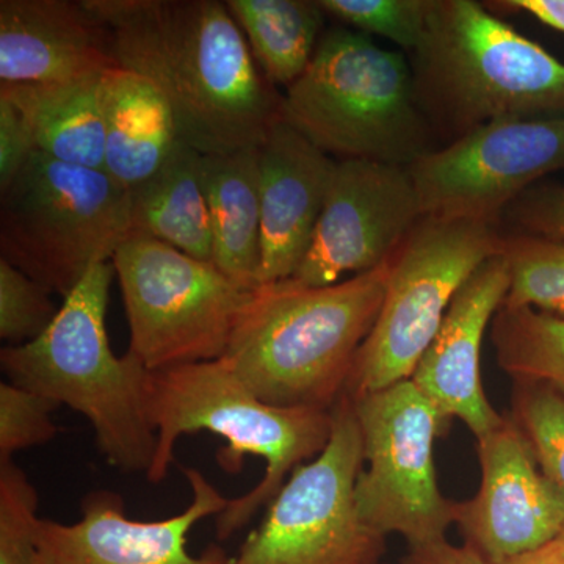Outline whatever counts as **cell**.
<instances>
[{
	"label": "cell",
	"mask_w": 564,
	"mask_h": 564,
	"mask_svg": "<svg viewBox=\"0 0 564 564\" xmlns=\"http://www.w3.org/2000/svg\"><path fill=\"white\" fill-rule=\"evenodd\" d=\"M209 204L212 262L247 291L259 288L261 272V170L259 148L203 155Z\"/></svg>",
	"instance_id": "obj_20"
},
{
	"label": "cell",
	"mask_w": 564,
	"mask_h": 564,
	"mask_svg": "<svg viewBox=\"0 0 564 564\" xmlns=\"http://www.w3.org/2000/svg\"><path fill=\"white\" fill-rule=\"evenodd\" d=\"M102 76L0 85V96L9 99L28 122L36 151L69 165L104 170Z\"/></svg>",
	"instance_id": "obj_21"
},
{
	"label": "cell",
	"mask_w": 564,
	"mask_h": 564,
	"mask_svg": "<svg viewBox=\"0 0 564 564\" xmlns=\"http://www.w3.org/2000/svg\"><path fill=\"white\" fill-rule=\"evenodd\" d=\"M39 492L13 462L0 463V564H32L39 533Z\"/></svg>",
	"instance_id": "obj_29"
},
{
	"label": "cell",
	"mask_w": 564,
	"mask_h": 564,
	"mask_svg": "<svg viewBox=\"0 0 564 564\" xmlns=\"http://www.w3.org/2000/svg\"><path fill=\"white\" fill-rule=\"evenodd\" d=\"M144 411L155 433V454L148 481L165 480L181 436L206 432L225 437L217 454L225 473L239 474L248 455L265 459L259 485L229 499L217 516V538L229 540L272 502L285 477L304 459L325 451L333 432V410L274 406L254 395L225 359L172 369L148 370Z\"/></svg>",
	"instance_id": "obj_3"
},
{
	"label": "cell",
	"mask_w": 564,
	"mask_h": 564,
	"mask_svg": "<svg viewBox=\"0 0 564 564\" xmlns=\"http://www.w3.org/2000/svg\"><path fill=\"white\" fill-rule=\"evenodd\" d=\"M502 254L511 281L502 306L564 317V242L522 234L503 239Z\"/></svg>",
	"instance_id": "obj_25"
},
{
	"label": "cell",
	"mask_w": 564,
	"mask_h": 564,
	"mask_svg": "<svg viewBox=\"0 0 564 564\" xmlns=\"http://www.w3.org/2000/svg\"><path fill=\"white\" fill-rule=\"evenodd\" d=\"M351 399L369 464L355 488L362 521L410 549L447 540L455 502L437 485L434 441L448 422L411 380Z\"/></svg>",
	"instance_id": "obj_11"
},
{
	"label": "cell",
	"mask_w": 564,
	"mask_h": 564,
	"mask_svg": "<svg viewBox=\"0 0 564 564\" xmlns=\"http://www.w3.org/2000/svg\"><path fill=\"white\" fill-rule=\"evenodd\" d=\"M562 170L564 117L488 122L408 166L422 217L485 223Z\"/></svg>",
	"instance_id": "obj_12"
},
{
	"label": "cell",
	"mask_w": 564,
	"mask_h": 564,
	"mask_svg": "<svg viewBox=\"0 0 564 564\" xmlns=\"http://www.w3.org/2000/svg\"><path fill=\"white\" fill-rule=\"evenodd\" d=\"M58 404L20 386L0 383V463L13 455L50 443L58 434L52 413Z\"/></svg>",
	"instance_id": "obj_30"
},
{
	"label": "cell",
	"mask_w": 564,
	"mask_h": 564,
	"mask_svg": "<svg viewBox=\"0 0 564 564\" xmlns=\"http://www.w3.org/2000/svg\"><path fill=\"white\" fill-rule=\"evenodd\" d=\"M417 62L423 91L463 133L564 117V63L475 0H434Z\"/></svg>",
	"instance_id": "obj_6"
},
{
	"label": "cell",
	"mask_w": 564,
	"mask_h": 564,
	"mask_svg": "<svg viewBox=\"0 0 564 564\" xmlns=\"http://www.w3.org/2000/svg\"><path fill=\"white\" fill-rule=\"evenodd\" d=\"M256 65L276 87L303 76L323 36L325 10L318 0H226Z\"/></svg>",
	"instance_id": "obj_23"
},
{
	"label": "cell",
	"mask_w": 564,
	"mask_h": 564,
	"mask_svg": "<svg viewBox=\"0 0 564 564\" xmlns=\"http://www.w3.org/2000/svg\"><path fill=\"white\" fill-rule=\"evenodd\" d=\"M326 14L364 35L391 40L404 51L422 46L434 0H318Z\"/></svg>",
	"instance_id": "obj_27"
},
{
	"label": "cell",
	"mask_w": 564,
	"mask_h": 564,
	"mask_svg": "<svg viewBox=\"0 0 564 564\" xmlns=\"http://www.w3.org/2000/svg\"><path fill=\"white\" fill-rule=\"evenodd\" d=\"M551 549L554 552L556 564H564V530L554 543H551Z\"/></svg>",
	"instance_id": "obj_36"
},
{
	"label": "cell",
	"mask_w": 564,
	"mask_h": 564,
	"mask_svg": "<svg viewBox=\"0 0 564 564\" xmlns=\"http://www.w3.org/2000/svg\"><path fill=\"white\" fill-rule=\"evenodd\" d=\"M491 340L497 362L511 380L544 383L564 393V317L502 306L492 318Z\"/></svg>",
	"instance_id": "obj_24"
},
{
	"label": "cell",
	"mask_w": 564,
	"mask_h": 564,
	"mask_svg": "<svg viewBox=\"0 0 564 564\" xmlns=\"http://www.w3.org/2000/svg\"><path fill=\"white\" fill-rule=\"evenodd\" d=\"M101 91L104 172L132 192L162 169L182 140L169 106L139 74L107 70Z\"/></svg>",
	"instance_id": "obj_19"
},
{
	"label": "cell",
	"mask_w": 564,
	"mask_h": 564,
	"mask_svg": "<svg viewBox=\"0 0 564 564\" xmlns=\"http://www.w3.org/2000/svg\"><path fill=\"white\" fill-rule=\"evenodd\" d=\"M52 292L0 259V337L10 347L39 339L57 317Z\"/></svg>",
	"instance_id": "obj_28"
},
{
	"label": "cell",
	"mask_w": 564,
	"mask_h": 564,
	"mask_svg": "<svg viewBox=\"0 0 564 564\" xmlns=\"http://www.w3.org/2000/svg\"><path fill=\"white\" fill-rule=\"evenodd\" d=\"M500 9L525 11L538 21L564 33V0H505Z\"/></svg>",
	"instance_id": "obj_34"
},
{
	"label": "cell",
	"mask_w": 564,
	"mask_h": 564,
	"mask_svg": "<svg viewBox=\"0 0 564 564\" xmlns=\"http://www.w3.org/2000/svg\"><path fill=\"white\" fill-rule=\"evenodd\" d=\"M113 263L93 267L63 299L57 317L39 339L0 350L10 383L87 417L107 463L147 474L155 433L144 411L148 370L132 355L118 358L106 328Z\"/></svg>",
	"instance_id": "obj_4"
},
{
	"label": "cell",
	"mask_w": 564,
	"mask_h": 564,
	"mask_svg": "<svg viewBox=\"0 0 564 564\" xmlns=\"http://www.w3.org/2000/svg\"><path fill=\"white\" fill-rule=\"evenodd\" d=\"M131 232L128 191L41 151L0 196V259L63 299Z\"/></svg>",
	"instance_id": "obj_7"
},
{
	"label": "cell",
	"mask_w": 564,
	"mask_h": 564,
	"mask_svg": "<svg viewBox=\"0 0 564 564\" xmlns=\"http://www.w3.org/2000/svg\"><path fill=\"white\" fill-rule=\"evenodd\" d=\"M510 417L541 470L564 492V393L544 383L514 381Z\"/></svg>",
	"instance_id": "obj_26"
},
{
	"label": "cell",
	"mask_w": 564,
	"mask_h": 564,
	"mask_svg": "<svg viewBox=\"0 0 564 564\" xmlns=\"http://www.w3.org/2000/svg\"><path fill=\"white\" fill-rule=\"evenodd\" d=\"M513 220L525 234L564 242V185H540L511 204Z\"/></svg>",
	"instance_id": "obj_31"
},
{
	"label": "cell",
	"mask_w": 564,
	"mask_h": 564,
	"mask_svg": "<svg viewBox=\"0 0 564 564\" xmlns=\"http://www.w3.org/2000/svg\"><path fill=\"white\" fill-rule=\"evenodd\" d=\"M109 28L118 66L139 74L172 111L177 135L204 155L261 148L281 120L265 79L225 2L87 0Z\"/></svg>",
	"instance_id": "obj_1"
},
{
	"label": "cell",
	"mask_w": 564,
	"mask_h": 564,
	"mask_svg": "<svg viewBox=\"0 0 564 564\" xmlns=\"http://www.w3.org/2000/svg\"><path fill=\"white\" fill-rule=\"evenodd\" d=\"M391 259L332 285L262 284L243 304L225 359L262 402L332 411L372 332Z\"/></svg>",
	"instance_id": "obj_2"
},
{
	"label": "cell",
	"mask_w": 564,
	"mask_h": 564,
	"mask_svg": "<svg viewBox=\"0 0 564 564\" xmlns=\"http://www.w3.org/2000/svg\"><path fill=\"white\" fill-rule=\"evenodd\" d=\"M192 502L182 513L162 521H135L126 516L120 494L99 489L82 499L74 524L40 519L32 564H228L218 545L203 554L188 552L193 527L218 516L229 499L195 467H185Z\"/></svg>",
	"instance_id": "obj_15"
},
{
	"label": "cell",
	"mask_w": 564,
	"mask_h": 564,
	"mask_svg": "<svg viewBox=\"0 0 564 564\" xmlns=\"http://www.w3.org/2000/svg\"><path fill=\"white\" fill-rule=\"evenodd\" d=\"M281 120L339 161L410 166L429 152L406 58L352 29L323 33L310 66L282 95Z\"/></svg>",
	"instance_id": "obj_5"
},
{
	"label": "cell",
	"mask_w": 564,
	"mask_h": 564,
	"mask_svg": "<svg viewBox=\"0 0 564 564\" xmlns=\"http://www.w3.org/2000/svg\"><path fill=\"white\" fill-rule=\"evenodd\" d=\"M502 251L492 223L422 217L391 258L383 306L345 393L359 397L411 380L464 282Z\"/></svg>",
	"instance_id": "obj_8"
},
{
	"label": "cell",
	"mask_w": 564,
	"mask_h": 564,
	"mask_svg": "<svg viewBox=\"0 0 564 564\" xmlns=\"http://www.w3.org/2000/svg\"><path fill=\"white\" fill-rule=\"evenodd\" d=\"M203 155L180 141L162 169L129 192L131 226L132 232L172 245L192 258L212 261L214 242Z\"/></svg>",
	"instance_id": "obj_22"
},
{
	"label": "cell",
	"mask_w": 564,
	"mask_h": 564,
	"mask_svg": "<svg viewBox=\"0 0 564 564\" xmlns=\"http://www.w3.org/2000/svg\"><path fill=\"white\" fill-rule=\"evenodd\" d=\"M35 151L28 122L9 99L0 96V193L9 191Z\"/></svg>",
	"instance_id": "obj_32"
},
{
	"label": "cell",
	"mask_w": 564,
	"mask_h": 564,
	"mask_svg": "<svg viewBox=\"0 0 564 564\" xmlns=\"http://www.w3.org/2000/svg\"><path fill=\"white\" fill-rule=\"evenodd\" d=\"M421 220L408 166L336 161L310 250L291 280L322 288L347 273L370 272L395 254Z\"/></svg>",
	"instance_id": "obj_13"
},
{
	"label": "cell",
	"mask_w": 564,
	"mask_h": 564,
	"mask_svg": "<svg viewBox=\"0 0 564 564\" xmlns=\"http://www.w3.org/2000/svg\"><path fill=\"white\" fill-rule=\"evenodd\" d=\"M362 467L361 429L355 403L344 393L333 408L325 451L293 470L261 527L228 564H381L386 536L356 508Z\"/></svg>",
	"instance_id": "obj_10"
},
{
	"label": "cell",
	"mask_w": 564,
	"mask_h": 564,
	"mask_svg": "<svg viewBox=\"0 0 564 564\" xmlns=\"http://www.w3.org/2000/svg\"><path fill=\"white\" fill-rule=\"evenodd\" d=\"M510 284L502 252L477 269L456 293L411 377L445 421L459 419L475 440L491 433L505 419L494 410L481 384L480 351L486 328L502 307Z\"/></svg>",
	"instance_id": "obj_16"
},
{
	"label": "cell",
	"mask_w": 564,
	"mask_h": 564,
	"mask_svg": "<svg viewBox=\"0 0 564 564\" xmlns=\"http://www.w3.org/2000/svg\"><path fill=\"white\" fill-rule=\"evenodd\" d=\"M480 488L455 502L464 544L488 564H505L540 551L564 530V492L541 470L511 421L477 440Z\"/></svg>",
	"instance_id": "obj_14"
},
{
	"label": "cell",
	"mask_w": 564,
	"mask_h": 564,
	"mask_svg": "<svg viewBox=\"0 0 564 564\" xmlns=\"http://www.w3.org/2000/svg\"><path fill=\"white\" fill-rule=\"evenodd\" d=\"M403 564H488L469 545H455L447 540L410 549Z\"/></svg>",
	"instance_id": "obj_33"
},
{
	"label": "cell",
	"mask_w": 564,
	"mask_h": 564,
	"mask_svg": "<svg viewBox=\"0 0 564 564\" xmlns=\"http://www.w3.org/2000/svg\"><path fill=\"white\" fill-rule=\"evenodd\" d=\"M336 161L282 120L259 148V285L292 278L310 250Z\"/></svg>",
	"instance_id": "obj_18"
},
{
	"label": "cell",
	"mask_w": 564,
	"mask_h": 564,
	"mask_svg": "<svg viewBox=\"0 0 564 564\" xmlns=\"http://www.w3.org/2000/svg\"><path fill=\"white\" fill-rule=\"evenodd\" d=\"M505 564H556L554 552H552L551 544L540 549V551L530 552L518 558L511 560V562Z\"/></svg>",
	"instance_id": "obj_35"
},
{
	"label": "cell",
	"mask_w": 564,
	"mask_h": 564,
	"mask_svg": "<svg viewBox=\"0 0 564 564\" xmlns=\"http://www.w3.org/2000/svg\"><path fill=\"white\" fill-rule=\"evenodd\" d=\"M129 323V352L147 370L172 369L225 356L237 315L251 291L212 261L132 232L115 251Z\"/></svg>",
	"instance_id": "obj_9"
},
{
	"label": "cell",
	"mask_w": 564,
	"mask_h": 564,
	"mask_svg": "<svg viewBox=\"0 0 564 564\" xmlns=\"http://www.w3.org/2000/svg\"><path fill=\"white\" fill-rule=\"evenodd\" d=\"M120 68L87 0H0V85L54 84Z\"/></svg>",
	"instance_id": "obj_17"
}]
</instances>
